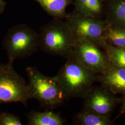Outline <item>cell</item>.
<instances>
[{"instance_id": "cell-1", "label": "cell", "mask_w": 125, "mask_h": 125, "mask_svg": "<svg viewBox=\"0 0 125 125\" xmlns=\"http://www.w3.org/2000/svg\"><path fill=\"white\" fill-rule=\"evenodd\" d=\"M55 76L66 100L83 98L89 92L93 84L97 81V75L82 65L73 54Z\"/></svg>"}, {"instance_id": "cell-2", "label": "cell", "mask_w": 125, "mask_h": 125, "mask_svg": "<svg viewBox=\"0 0 125 125\" xmlns=\"http://www.w3.org/2000/svg\"><path fill=\"white\" fill-rule=\"evenodd\" d=\"M39 33V48L43 51L66 58L73 55L76 38L65 20L54 19Z\"/></svg>"}, {"instance_id": "cell-3", "label": "cell", "mask_w": 125, "mask_h": 125, "mask_svg": "<svg viewBox=\"0 0 125 125\" xmlns=\"http://www.w3.org/2000/svg\"><path fill=\"white\" fill-rule=\"evenodd\" d=\"M26 71L31 98L36 99L46 107H57L66 100L55 76H46L36 68L29 66Z\"/></svg>"}, {"instance_id": "cell-4", "label": "cell", "mask_w": 125, "mask_h": 125, "mask_svg": "<svg viewBox=\"0 0 125 125\" xmlns=\"http://www.w3.org/2000/svg\"><path fill=\"white\" fill-rule=\"evenodd\" d=\"M3 47L9 60L29 57L39 48V33L26 24L11 27L5 36Z\"/></svg>"}, {"instance_id": "cell-5", "label": "cell", "mask_w": 125, "mask_h": 125, "mask_svg": "<svg viewBox=\"0 0 125 125\" xmlns=\"http://www.w3.org/2000/svg\"><path fill=\"white\" fill-rule=\"evenodd\" d=\"M9 60L0 64V105L5 103H21L27 106L31 99L28 83L20 76Z\"/></svg>"}, {"instance_id": "cell-6", "label": "cell", "mask_w": 125, "mask_h": 125, "mask_svg": "<svg viewBox=\"0 0 125 125\" xmlns=\"http://www.w3.org/2000/svg\"><path fill=\"white\" fill-rule=\"evenodd\" d=\"M64 19L70 26L76 38L88 40L101 47L104 42L103 36L107 26L104 19L85 16L74 10L67 13Z\"/></svg>"}, {"instance_id": "cell-7", "label": "cell", "mask_w": 125, "mask_h": 125, "mask_svg": "<svg viewBox=\"0 0 125 125\" xmlns=\"http://www.w3.org/2000/svg\"><path fill=\"white\" fill-rule=\"evenodd\" d=\"M98 45L83 38H76L73 55L77 61L95 74L99 75L111 66L107 57Z\"/></svg>"}, {"instance_id": "cell-8", "label": "cell", "mask_w": 125, "mask_h": 125, "mask_svg": "<svg viewBox=\"0 0 125 125\" xmlns=\"http://www.w3.org/2000/svg\"><path fill=\"white\" fill-rule=\"evenodd\" d=\"M83 99V110L102 116L110 117L116 105L120 103V99L102 86L92 87Z\"/></svg>"}, {"instance_id": "cell-9", "label": "cell", "mask_w": 125, "mask_h": 125, "mask_svg": "<svg viewBox=\"0 0 125 125\" xmlns=\"http://www.w3.org/2000/svg\"><path fill=\"white\" fill-rule=\"evenodd\" d=\"M97 81L114 94H125V69L111 65L104 72L97 75Z\"/></svg>"}, {"instance_id": "cell-10", "label": "cell", "mask_w": 125, "mask_h": 125, "mask_svg": "<svg viewBox=\"0 0 125 125\" xmlns=\"http://www.w3.org/2000/svg\"><path fill=\"white\" fill-rule=\"evenodd\" d=\"M103 17L109 25L125 28V0H105Z\"/></svg>"}, {"instance_id": "cell-11", "label": "cell", "mask_w": 125, "mask_h": 125, "mask_svg": "<svg viewBox=\"0 0 125 125\" xmlns=\"http://www.w3.org/2000/svg\"><path fill=\"white\" fill-rule=\"evenodd\" d=\"M105 0H74V10L83 15L103 19Z\"/></svg>"}, {"instance_id": "cell-12", "label": "cell", "mask_w": 125, "mask_h": 125, "mask_svg": "<svg viewBox=\"0 0 125 125\" xmlns=\"http://www.w3.org/2000/svg\"><path fill=\"white\" fill-rule=\"evenodd\" d=\"M27 124L29 125H62L64 120L58 114L45 111H33L27 115Z\"/></svg>"}, {"instance_id": "cell-13", "label": "cell", "mask_w": 125, "mask_h": 125, "mask_svg": "<svg viewBox=\"0 0 125 125\" xmlns=\"http://www.w3.org/2000/svg\"><path fill=\"white\" fill-rule=\"evenodd\" d=\"M42 9L54 19H64L67 14L66 9L74 0H34Z\"/></svg>"}, {"instance_id": "cell-14", "label": "cell", "mask_w": 125, "mask_h": 125, "mask_svg": "<svg viewBox=\"0 0 125 125\" xmlns=\"http://www.w3.org/2000/svg\"><path fill=\"white\" fill-rule=\"evenodd\" d=\"M74 123L80 125H112L114 124L110 116H102L83 110L76 115Z\"/></svg>"}, {"instance_id": "cell-15", "label": "cell", "mask_w": 125, "mask_h": 125, "mask_svg": "<svg viewBox=\"0 0 125 125\" xmlns=\"http://www.w3.org/2000/svg\"><path fill=\"white\" fill-rule=\"evenodd\" d=\"M103 40L109 45L125 48V28L107 24L104 33Z\"/></svg>"}, {"instance_id": "cell-16", "label": "cell", "mask_w": 125, "mask_h": 125, "mask_svg": "<svg viewBox=\"0 0 125 125\" xmlns=\"http://www.w3.org/2000/svg\"><path fill=\"white\" fill-rule=\"evenodd\" d=\"M101 48L104 50L111 65L125 69V48L115 46L105 41Z\"/></svg>"}, {"instance_id": "cell-17", "label": "cell", "mask_w": 125, "mask_h": 125, "mask_svg": "<svg viewBox=\"0 0 125 125\" xmlns=\"http://www.w3.org/2000/svg\"><path fill=\"white\" fill-rule=\"evenodd\" d=\"M19 116L7 112L0 113V125H22Z\"/></svg>"}, {"instance_id": "cell-18", "label": "cell", "mask_w": 125, "mask_h": 125, "mask_svg": "<svg viewBox=\"0 0 125 125\" xmlns=\"http://www.w3.org/2000/svg\"><path fill=\"white\" fill-rule=\"evenodd\" d=\"M120 103L121 104L120 107V112L121 114H125V94L122 95L120 98Z\"/></svg>"}, {"instance_id": "cell-19", "label": "cell", "mask_w": 125, "mask_h": 125, "mask_svg": "<svg viewBox=\"0 0 125 125\" xmlns=\"http://www.w3.org/2000/svg\"><path fill=\"white\" fill-rule=\"evenodd\" d=\"M7 5V3L4 0H0V14L4 11Z\"/></svg>"}]
</instances>
